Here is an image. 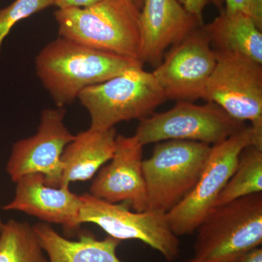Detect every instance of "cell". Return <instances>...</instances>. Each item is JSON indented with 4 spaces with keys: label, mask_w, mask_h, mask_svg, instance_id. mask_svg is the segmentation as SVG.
I'll return each mask as SVG.
<instances>
[{
    "label": "cell",
    "mask_w": 262,
    "mask_h": 262,
    "mask_svg": "<svg viewBox=\"0 0 262 262\" xmlns=\"http://www.w3.org/2000/svg\"><path fill=\"white\" fill-rule=\"evenodd\" d=\"M144 63L98 51L59 37L42 48L35 60V69L45 89L57 107L72 104L81 91L102 83Z\"/></svg>",
    "instance_id": "6da1fadb"
},
{
    "label": "cell",
    "mask_w": 262,
    "mask_h": 262,
    "mask_svg": "<svg viewBox=\"0 0 262 262\" xmlns=\"http://www.w3.org/2000/svg\"><path fill=\"white\" fill-rule=\"evenodd\" d=\"M140 10L132 0H100L57 10L54 17L59 37L141 62Z\"/></svg>",
    "instance_id": "7a4b0ae2"
},
{
    "label": "cell",
    "mask_w": 262,
    "mask_h": 262,
    "mask_svg": "<svg viewBox=\"0 0 262 262\" xmlns=\"http://www.w3.org/2000/svg\"><path fill=\"white\" fill-rule=\"evenodd\" d=\"M196 262H237L262 244V192L215 207L196 229Z\"/></svg>",
    "instance_id": "3957f363"
},
{
    "label": "cell",
    "mask_w": 262,
    "mask_h": 262,
    "mask_svg": "<svg viewBox=\"0 0 262 262\" xmlns=\"http://www.w3.org/2000/svg\"><path fill=\"white\" fill-rule=\"evenodd\" d=\"M212 146L198 141L158 143L143 161L147 210L167 214L192 191L199 180Z\"/></svg>",
    "instance_id": "277c9868"
},
{
    "label": "cell",
    "mask_w": 262,
    "mask_h": 262,
    "mask_svg": "<svg viewBox=\"0 0 262 262\" xmlns=\"http://www.w3.org/2000/svg\"><path fill=\"white\" fill-rule=\"evenodd\" d=\"M77 98L91 116L89 128L99 131L121 122L146 118L167 101L152 73L143 67L89 86Z\"/></svg>",
    "instance_id": "5b68a950"
},
{
    "label": "cell",
    "mask_w": 262,
    "mask_h": 262,
    "mask_svg": "<svg viewBox=\"0 0 262 262\" xmlns=\"http://www.w3.org/2000/svg\"><path fill=\"white\" fill-rule=\"evenodd\" d=\"M216 64L202 99L239 121L251 122L253 145L262 149V64L246 57L216 51Z\"/></svg>",
    "instance_id": "8992f818"
},
{
    "label": "cell",
    "mask_w": 262,
    "mask_h": 262,
    "mask_svg": "<svg viewBox=\"0 0 262 262\" xmlns=\"http://www.w3.org/2000/svg\"><path fill=\"white\" fill-rule=\"evenodd\" d=\"M246 127L220 106L179 101L168 111L140 120L135 137L143 146L168 140L198 141L215 145Z\"/></svg>",
    "instance_id": "52a82bcc"
},
{
    "label": "cell",
    "mask_w": 262,
    "mask_h": 262,
    "mask_svg": "<svg viewBox=\"0 0 262 262\" xmlns=\"http://www.w3.org/2000/svg\"><path fill=\"white\" fill-rule=\"evenodd\" d=\"M253 145L251 126L212 146L211 153L199 180L190 192L167 213L172 232L177 237L192 234L215 207L237 165L241 151Z\"/></svg>",
    "instance_id": "ba28073f"
},
{
    "label": "cell",
    "mask_w": 262,
    "mask_h": 262,
    "mask_svg": "<svg viewBox=\"0 0 262 262\" xmlns=\"http://www.w3.org/2000/svg\"><path fill=\"white\" fill-rule=\"evenodd\" d=\"M80 196V226L94 224L119 241H140L161 253L168 261L178 258L180 242L170 229L165 213L132 211L126 203H108L89 193Z\"/></svg>",
    "instance_id": "9c48e42d"
},
{
    "label": "cell",
    "mask_w": 262,
    "mask_h": 262,
    "mask_svg": "<svg viewBox=\"0 0 262 262\" xmlns=\"http://www.w3.org/2000/svg\"><path fill=\"white\" fill-rule=\"evenodd\" d=\"M65 115L64 107L43 110L36 134L13 144L6 165L12 182L28 174L40 173L48 186L59 187L62 153L75 138L66 126Z\"/></svg>",
    "instance_id": "30bf717a"
},
{
    "label": "cell",
    "mask_w": 262,
    "mask_h": 262,
    "mask_svg": "<svg viewBox=\"0 0 262 262\" xmlns=\"http://www.w3.org/2000/svg\"><path fill=\"white\" fill-rule=\"evenodd\" d=\"M216 64V52L203 27L173 46L153 76L167 100L194 102L203 98Z\"/></svg>",
    "instance_id": "8fae6325"
},
{
    "label": "cell",
    "mask_w": 262,
    "mask_h": 262,
    "mask_svg": "<svg viewBox=\"0 0 262 262\" xmlns=\"http://www.w3.org/2000/svg\"><path fill=\"white\" fill-rule=\"evenodd\" d=\"M143 147L135 136L117 135L113 158L96 173L89 194L108 203H126L135 211H146Z\"/></svg>",
    "instance_id": "7c38bea8"
},
{
    "label": "cell",
    "mask_w": 262,
    "mask_h": 262,
    "mask_svg": "<svg viewBox=\"0 0 262 262\" xmlns=\"http://www.w3.org/2000/svg\"><path fill=\"white\" fill-rule=\"evenodd\" d=\"M201 19L179 0H144L140 10L141 61L158 67L170 46L201 27Z\"/></svg>",
    "instance_id": "4fadbf2b"
},
{
    "label": "cell",
    "mask_w": 262,
    "mask_h": 262,
    "mask_svg": "<svg viewBox=\"0 0 262 262\" xmlns=\"http://www.w3.org/2000/svg\"><path fill=\"white\" fill-rule=\"evenodd\" d=\"M15 184L14 198L3 207L5 211L23 212L44 223L61 225L68 234L77 232L82 201L70 187L48 186L40 173L24 176Z\"/></svg>",
    "instance_id": "5bb4252c"
},
{
    "label": "cell",
    "mask_w": 262,
    "mask_h": 262,
    "mask_svg": "<svg viewBox=\"0 0 262 262\" xmlns=\"http://www.w3.org/2000/svg\"><path fill=\"white\" fill-rule=\"evenodd\" d=\"M116 137L115 127L101 131L89 128L75 135L62 153L59 187H70L72 183L94 178L113 158Z\"/></svg>",
    "instance_id": "9a60e30c"
},
{
    "label": "cell",
    "mask_w": 262,
    "mask_h": 262,
    "mask_svg": "<svg viewBox=\"0 0 262 262\" xmlns=\"http://www.w3.org/2000/svg\"><path fill=\"white\" fill-rule=\"evenodd\" d=\"M32 227L49 262H122L117 256L122 241L111 236L98 239L91 232H82L78 239L72 241L50 224L38 222Z\"/></svg>",
    "instance_id": "2e32d148"
},
{
    "label": "cell",
    "mask_w": 262,
    "mask_h": 262,
    "mask_svg": "<svg viewBox=\"0 0 262 262\" xmlns=\"http://www.w3.org/2000/svg\"><path fill=\"white\" fill-rule=\"evenodd\" d=\"M215 51L246 57L262 64V33L248 14L222 12L205 27Z\"/></svg>",
    "instance_id": "e0dca14e"
},
{
    "label": "cell",
    "mask_w": 262,
    "mask_h": 262,
    "mask_svg": "<svg viewBox=\"0 0 262 262\" xmlns=\"http://www.w3.org/2000/svg\"><path fill=\"white\" fill-rule=\"evenodd\" d=\"M261 192L262 149L250 145L241 151L233 173L217 198L215 207Z\"/></svg>",
    "instance_id": "ac0fdd59"
},
{
    "label": "cell",
    "mask_w": 262,
    "mask_h": 262,
    "mask_svg": "<svg viewBox=\"0 0 262 262\" xmlns=\"http://www.w3.org/2000/svg\"><path fill=\"white\" fill-rule=\"evenodd\" d=\"M0 262H49L32 226L10 220L0 229Z\"/></svg>",
    "instance_id": "d6986e66"
},
{
    "label": "cell",
    "mask_w": 262,
    "mask_h": 262,
    "mask_svg": "<svg viewBox=\"0 0 262 262\" xmlns=\"http://www.w3.org/2000/svg\"><path fill=\"white\" fill-rule=\"evenodd\" d=\"M53 5V0H15L0 9V53L5 38L15 24Z\"/></svg>",
    "instance_id": "ffe728a7"
},
{
    "label": "cell",
    "mask_w": 262,
    "mask_h": 262,
    "mask_svg": "<svg viewBox=\"0 0 262 262\" xmlns=\"http://www.w3.org/2000/svg\"><path fill=\"white\" fill-rule=\"evenodd\" d=\"M54 6L59 10L84 8L97 3L100 0H53Z\"/></svg>",
    "instance_id": "44dd1931"
},
{
    "label": "cell",
    "mask_w": 262,
    "mask_h": 262,
    "mask_svg": "<svg viewBox=\"0 0 262 262\" xmlns=\"http://www.w3.org/2000/svg\"><path fill=\"white\" fill-rule=\"evenodd\" d=\"M179 2L188 11L201 20L202 12L208 3V0H179Z\"/></svg>",
    "instance_id": "7402d4cb"
},
{
    "label": "cell",
    "mask_w": 262,
    "mask_h": 262,
    "mask_svg": "<svg viewBox=\"0 0 262 262\" xmlns=\"http://www.w3.org/2000/svg\"><path fill=\"white\" fill-rule=\"evenodd\" d=\"M249 15L260 30L262 29V0H248Z\"/></svg>",
    "instance_id": "603a6c76"
},
{
    "label": "cell",
    "mask_w": 262,
    "mask_h": 262,
    "mask_svg": "<svg viewBox=\"0 0 262 262\" xmlns=\"http://www.w3.org/2000/svg\"><path fill=\"white\" fill-rule=\"evenodd\" d=\"M226 3V11L241 12L249 15L248 0H224Z\"/></svg>",
    "instance_id": "cb8c5ba5"
},
{
    "label": "cell",
    "mask_w": 262,
    "mask_h": 262,
    "mask_svg": "<svg viewBox=\"0 0 262 262\" xmlns=\"http://www.w3.org/2000/svg\"><path fill=\"white\" fill-rule=\"evenodd\" d=\"M237 262H262V248L257 247L245 254Z\"/></svg>",
    "instance_id": "d4e9b609"
},
{
    "label": "cell",
    "mask_w": 262,
    "mask_h": 262,
    "mask_svg": "<svg viewBox=\"0 0 262 262\" xmlns=\"http://www.w3.org/2000/svg\"><path fill=\"white\" fill-rule=\"evenodd\" d=\"M132 1L134 2L136 6L141 10V7H142L143 5V1H144V0H132Z\"/></svg>",
    "instance_id": "484cf974"
},
{
    "label": "cell",
    "mask_w": 262,
    "mask_h": 262,
    "mask_svg": "<svg viewBox=\"0 0 262 262\" xmlns=\"http://www.w3.org/2000/svg\"><path fill=\"white\" fill-rule=\"evenodd\" d=\"M3 225H4V222H3V219H2L1 210H0V229H2Z\"/></svg>",
    "instance_id": "4316f807"
},
{
    "label": "cell",
    "mask_w": 262,
    "mask_h": 262,
    "mask_svg": "<svg viewBox=\"0 0 262 262\" xmlns=\"http://www.w3.org/2000/svg\"><path fill=\"white\" fill-rule=\"evenodd\" d=\"M186 262H196L195 261H194V259H190V260H189V261H186Z\"/></svg>",
    "instance_id": "83f0119b"
}]
</instances>
